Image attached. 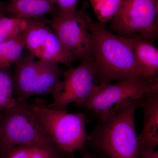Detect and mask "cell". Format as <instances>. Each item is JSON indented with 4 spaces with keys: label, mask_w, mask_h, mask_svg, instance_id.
<instances>
[{
    "label": "cell",
    "mask_w": 158,
    "mask_h": 158,
    "mask_svg": "<svg viewBox=\"0 0 158 158\" xmlns=\"http://www.w3.org/2000/svg\"><path fill=\"white\" fill-rule=\"evenodd\" d=\"M86 19L96 65L95 82L108 85L113 81L141 77L130 38L107 31L104 25L94 22L88 15Z\"/></svg>",
    "instance_id": "cell-1"
},
{
    "label": "cell",
    "mask_w": 158,
    "mask_h": 158,
    "mask_svg": "<svg viewBox=\"0 0 158 158\" xmlns=\"http://www.w3.org/2000/svg\"><path fill=\"white\" fill-rule=\"evenodd\" d=\"M138 100L125 105L113 117L99 120L87 142L108 158H140L135 126Z\"/></svg>",
    "instance_id": "cell-2"
},
{
    "label": "cell",
    "mask_w": 158,
    "mask_h": 158,
    "mask_svg": "<svg viewBox=\"0 0 158 158\" xmlns=\"http://www.w3.org/2000/svg\"><path fill=\"white\" fill-rule=\"evenodd\" d=\"M29 109L44 131L61 149L73 153L87 143V117L82 113H69L39 98L28 103Z\"/></svg>",
    "instance_id": "cell-3"
},
{
    "label": "cell",
    "mask_w": 158,
    "mask_h": 158,
    "mask_svg": "<svg viewBox=\"0 0 158 158\" xmlns=\"http://www.w3.org/2000/svg\"><path fill=\"white\" fill-rule=\"evenodd\" d=\"M100 87L82 107L92 111L99 120L113 117L123 106L158 91V79L151 81L134 77Z\"/></svg>",
    "instance_id": "cell-4"
},
{
    "label": "cell",
    "mask_w": 158,
    "mask_h": 158,
    "mask_svg": "<svg viewBox=\"0 0 158 158\" xmlns=\"http://www.w3.org/2000/svg\"><path fill=\"white\" fill-rule=\"evenodd\" d=\"M23 54L15 63L13 75L14 96L19 101H27L31 97L50 94L57 90L63 73L57 64Z\"/></svg>",
    "instance_id": "cell-5"
},
{
    "label": "cell",
    "mask_w": 158,
    "mask_h": 158,
    "mask_svg": "<svg viewBox=\"0 0 158 158\" xmlns=\"http://www.w3.org/2000/svg\"><path fill=\"white\" fill-rule=\"evenodd\" d=\"M158 0H122L110 31L128 38H157Z\"/></svg>",
    "instance_id": "cell-6"
},
{
    "label": "cell",
    "mask_w": 158,
    "mask_h": 158,
    "mask_svg": "<svg viewBox=\"0 0 158 158\" xmlns=\"http://www.w3.org/2000/svg\"><path fill=\"white\" fill-rule=\"evenodd\" d=\"M17 101L14 107L3 112L0 155L17 146L53 141L31 113L28 102Z\"/></svg>",
    "instance_id": "cell-7"
},
{
    "label": "cell",
    "mask_w": 158,
    "mask_h": 158,
    "mask_svg": "<svg viewBox=\"0 0 158 158\" xmlns=\"http://www.w3.org/2000/svg\"><path fill=\"white\" fill-rule=\"evenodd\" d=\"M96 67L94 58L85 59L77 66L63 73V80L52 95L53 102L50 106L59 109L75 103L82 106L98 90L100 85L95 81Z\"/></svg>",
    "instance_id": "cell-8"
},
{
    "label": "cell",
    "mask_w": 158,
    "mask_h": 158,
    "mask_svg": "<svg viewBox=\"0 0 158 158\" xmlns=\"http://www.w3.org/2000/svg\"><path fill=\"white\" fill-rule=\"evenodd\" d=\"M87 7V3H84L81 9L73 14L61 15L56 13L51 19L46 20L74 61L94 58L87 14L85 13Z\"/></svg>",
    "instance_id": "cell-9"
},
{
    "label": "cell",
    "mask_w": 158,
    "mask_h": 158,
    "mask_svg": "<svg viewBox=\"0 0 158 158\" xmlns=\"http://www.w3.org/2000/svg\"><path fill=\"white\" fill-rule=\"evenodd\" d=\"M144 112V124L138 137L139 152L154 151L158 144V91L146 94L138 100Z\"/></svg>",
    "instance_id": "cell-10"
},
{
    "label": "cell",
    "mask_w": 158,
    "mask_h": 158,
    "mask_svg": "<svg viewBox=\"0 0 158 158\" xmlns=\"http://www.w3.org/2000/svg\"><path fill=\"white\" fill-rule=\"evenodd\" d=\"M130 39L140 77L151 81L158 79V49L148 40L138 37Z\"/></svg>",
    "instance_id": "cell-11"
},
{
    "label": "cell",
    "mask_w": 158,
    "mask_h": 158,
    "mask_svg": "<svg viewBox=\"0 0 158 158\" xmlns=\"http://www.w3.org/2000/svg\"><path fill=\"white\" fill-rule=\"evenodd\" d=\"M0 158H72L53 141L17 146L0 155Z\"/></svg>",
    "instance_id": "cell-12"
},
{
    "label": "cell",
    "mask_w": 158,
    "mask_h": 158,
    "mask_svg": "<svg viewBox=\"0 0 158 158\" xmlns=\"http://www.w3.org/2000/svg\"><path fill=\"white\" fill-rule=\"evenodd\" d=\"M6 11L14 17L31 19H39L57 12L53 0H11Z\"/></svg>",
    "instance_id": "cell-13"
},
{
    "label": "cell",
    "mask_w": 158,
    "mask_h": 158,
    "mask_svg": "<svg viewBox=\"0 0 158 158\" xmlns=\"http://www.w3.org/2000/svg\"><path fill=\"white\" fill-rule=\"evenodd\" d=\"M52 31L47 22L38 19H27L22 36L25 48L35 58Z\"/></svg>",
    "instance_id": "cell-14"
},
{
    "label": "cell",
    "mask_w": 158,
    "mask_h": 158,
    "mask_svg": "<svg viewBox=\"0 0 158 158\" xmlns=\"http://www.w3.org/2000/svg\"><path fill=\"white\" fill-rule=\"evenodd\" d=\"M37 58L39 60L56 64L62 63L69 67L74 61L53 31L49 34Z\"/></svg>",
    "instance_id": "cell-15"
},
{
    "label": "cell",
    "mask_w": 158,
    "mask_h": 158,
    "mask_svg": "<svg viewBox=\"0 0 158 158\" xmlns=\"http://www.w3.org/2000/svg\"><path fill=\"white\" fill-rule=\"evenodd\" d=\"M25 48L22 34L18 37L0 43V69H10L23 54Z\"/></svg>",
    "instance_id": "cell-16"
},
{
    "label": "cell",
    "mask_w": 158,
    "mask_h": 158,
    "mask_svg": "<svg viewBox=\"0 0 158 158\" xmlns=\"http://www.w3.org/2000/svg\"><path fill=\"white\" fill-rule=\"evenodd\" d=\"M17 102L14 96L13 75L9 69H0V112L14 107Z\"/></svg>",
    "instance_id": "cell-17"
},
{
    "label": "cell",
    "mask_w": 158,
    "mask_h": 158,
    "mask_svg": "<svg viewBox=\"0 0 158 158\" xmlns=\"http://www.w3.org/2000/svg\"><path fill=\"white\" fill-rule=\"evenodd\" d=\"M27 19L8 17L0 15V43L10 40L22 34Z\"/></svg>",
    "instance_id": "cell-18"
},
{
    "label": "cell",
    "mask_w": 158,
    "mask_h": 158,
    "mask_svg": "<svg viewBox=\"0 0 158 158\" xmlns=\"http://www.w3.org/2000/svg\"><path fill=\"white\" fill-rule=\"evenodd\" d=\"M99 22L104 25L118 11L122 0H89Z\"/></svg>",
    "instance_id": "cell-19"
},
{
    "label": "cell",
    "mask_w": 158,
    "mask_h": 158,
    "mask_svg": "<svg viewBox=\"0 0 158 158\" xmlns=\"http://www.w3.org/2000/svg\"><path fill=\"white\" fill-rule=\"evenodd\" d=\"M79 0H53L56 7L57 14L69 15L73 14L77 11V7Z\"/></svg>",
    "instance_id": "cell-20"
},
{
    "label": "cell",
    "mask_w": 158,
    "mask_h": 158,
    "mask_svg": "<svg viewBox=\"0 0 158 158\" xmlns=\"http://www.w3.org/2000/svg\"><path fill=\"white\" fill-rule=\"evenodd\" d=\"M140 158H158V152L154 151L141 152Z\"/></svg>",
    "instance_id": "cell-21"
},
{
    "label": "cell",
    "mask_w": 158,
    "mask_h": 158,
    "mask_svg": "<svg viewBox=\"0 0 158 158\" xmlns=\"http://www.w3.org/2000/svg\"><path fill=\"white\" fill-rule=\"evenodd\" d=\"M81 158H94L93 157V156L91 155V154L87 152L84 153V154L82 156V157Z\"/></svg>",
    "instance_id": "cell-22"
},
{
    "label": "cell",
    "mask_w": 158,
    "mask_h": 158,
    "mask_svg": "<svg viewBox=\"0 0 158 158\" xmlns=\"http://www.w3.org/2000/svg\"><path fill=\"white\" fill-rule=\"evenodd\" d=\"M3 8V4L1 2H0V12H1V11H2V9Z\"/></svg>",
    "instance_id": "cell-23"
},
{
    "label": "cell",
    "mask_w": 158,
    "mask_h": 158,
    "mask_svg": "<svg viewBox=\"0 0 158 158\" xmlns=\"http://www.w3.org/2000/svg\"><path fill=\"white\" fill-rule=\"evenodd\" d=\"M3 112H0V122L2 120V117Z\"/></svg>",
    "instance_id": "cell-24"
}]
</instances>
